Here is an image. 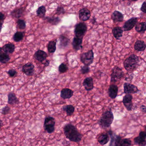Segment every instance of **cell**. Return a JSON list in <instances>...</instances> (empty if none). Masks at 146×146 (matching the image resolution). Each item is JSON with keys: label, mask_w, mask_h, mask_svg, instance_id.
<instances>
[{"label": "cell", "mask_w": 146, "mask_h": 146, "mask_svg": "<svg viewBox=\"0 0 146 146\" xmlns=\"http://www.w3.org/2000/svg\"><path fill=\"white\" fill-rule=\"evenodd\" d=\"M63 132L66 138L72 142L79 143L82 139V135L72 123L65 124L63 127Z\"/></svg>", "instance_id": "cell-1"}, {"label": "cell", "mask_w": 146, "mask_h": 146, "mask_svg": "<svg viewBox=\"0 0 146 146\" xmlns=\"http://www.w3.org/2000/svg\"><path fill=\"white\" fill-rule=\"evenodd\" d=\"M140 61L139 56L135 54H132L124 61L123 66L128 72L132 73L138 68Z\"/></svg>", "instance_id": "cell-2"}, {"label": "cell", "mask_w": 146, "mask_h": 146, "mask_svg": "<svg viewBox=\"0 0 146 146\" xmlns=\"http://www.w3.org/2000/svg\"><path fill=\"white\" fill-rule=\"evenodd\" d=\"M114 119V115L110 109L103 113L98 123L101 128L106 129L111 127Z\"/></svg>", "instance_id": "cell-3"}, {"label": "cell", "mask_w": 146, "mask_h": 146, "mask_svg": "<svg viewBox=\"0 0 146 146\" xmlns=\"http://www.w3.org/2000/svg\"><path fill=\"white\" fill-rule=\"evenodd\" d=\"M56 121L53 117L48 116L44 119V130L48 134H52L54 132Z\"/></svg>", "instance_id": "cell-4"}, {"label": "cell", "mask_w": 146, "mask_h": 146, "mask_svg": "<svg viewBox=\"0 0 146 146\" xmlns=\"http://www.w3.org/2000/svg\"><path fill=\"white\" fill-rule=\"evenodd\" d=\"M80 61L85 66H89L92 64L94 59V54L92 50L82 53L80 56Z\"/></svg>", "instance_id": "cell-5"}, {"label": "cell", "mask_w": 146, "mask_h": 146, "mask_svg": "<svg viewBox=\"0 0 146 146\" xmlns=\"http://www.w3.org/2000/svg\"><path fill=\"white\" fill-rule=\"evenodd\" d=\"M124 74L121 68L117 66L114 67L112 69L111 74V82L115 83L121 80L124 77Z\"/></svg>", "instance_id": "cell-6"}, {"label": "cell", "mask_w": 146, "mask_h": 146, "mask_svg": "<svg viewBox=\"0 0 146 146\" xmlns=\"http://www.w3.org/2000/svg\"><path fill=\"white\" fill-rule=\"evenodd\" d=\"M87 31V26L85 23L80 22L75 27L74 34L75 37L83 38Z\"/></svg>", "instance_id": "cell-7"}, {"label": "cell", "mask_w": 146, "mask_h": 146, "mask_svg": "<svg viewBox=\"0 0 146 146\" xmlns=\"http://www.w3.org/2000/svg\"><path fill=\"white\" fill-rule=\"evenodd\" d=\"M138 19L137 17H133L128 20L124 23L123 27V30L125 31H131L138 23Z\"/></svg>", "instance_id": "cell-8"}, {"label": "cell", "mask_w": 146, "mask_h": 146, "mask_svg": "<svg viewBox=\"0 0 146 146\" xmlns=\"http://www.w3.org/2000/svg\"><path fill=\"white\" fill-rule=\"evenodd\" d=\"M123 90L126 94H136L139 92L137 87L128 82H125L123 84Z\"/></svg>", "instance_id": "cell-9"}, {"label": "cell", "mask_w": 146, "mask_h": 146, "mask_svg": "<svg viewBox=\"0 0 146 146\" xmlns=\"http://www.w3.org/2000/svg\"><path fill=\"white\" fill-rule=\"evenodd\" d=\"M133 96L131 94H126L123 97V103L128 111H131L133 109Z\"/></svg>", "instance_id": "cell-10"}, {"label": "cell", "mask_w": 146, "mask_h": 146, "mask_svg": "<svg viewBox=\"0 0 146 146\" xmlns=\"http://www.w3.org/2000/svg\"><path fill=\"white\" fill-rule=\"evenodd\" d=\"M22 71L27 76H32L35 73V66L31 62H28L23 66Z\"/></svg>", "instance_id": "cell-11"}, {"label": "cell", "mask_w": 146, "mask_h": 146, "mask_svg": "<svg viewBox=\"0 0 146 146\" xmlns=\"http://www.w3.org/2000/svg\"><path fill=\"white\" fill-rule=\"evenodd\" d=\"M132 142L129 139H122L120 135H116L114 146H131Z\"/></svg>", "instance_id": "cell-12"}, {"label": "cell", "mask_w": 146, "mask_h": 146, "mask_svg": "<svg viewBox=\"0 0 146 146\" xmlns=\"http://www.w3.org/2000/svg\"><path fill=\"white\" fill-rule=\"evenodd\" d=\"M33 57L38 61L42 63L47 60L48 55L45 51L39 49L35 52Z\"/></svg>", "instance_id": "cell-13"}, {"label": "cell", "mask_w": 146, "mask_h": 146, "mask_svg": "<svg viewBox=\"0 0 146 146\" xmlns=\"http://www.w3.org/2000/svg\"><path fill=\"white\" fill-rule=\"evenodd\" d=\"M97 140L101 145H105L110 141V135L108 133H101L97 136Z\"/></svg>", "instance_id": "cell-14"}, {"label": "cell", "mask_w": 146, "mask_h": 146, "mask_svg": "<svg viewBox=\"0 0 146 146\" xmlns=\"http://www.w3.org/2000/svg\"><path fill=\"white\" fill-rule=\"evenodd\" d=\"M79 19L82 21H86L90 19L91 13L87 9L82 8L79 11Z\"/></svg>", "instance_id": "cell-15"}, {"label": "cell", "mask_w": 146, "mask_h": 146, "mask_svg": "<svg viewBox=\"0 0 146 146\" xmlns=\"http://www.w3.org/2000/svg\"><path fill=\"white\" fill-rule=\"evenodd\" d=\"M82 85L86 91L89 92L92 90L94 88L92 78L91 77H88L85 78L83 81Z\"/></svg>", "instance_id": "cell-16"}, {"label": "cell", "mask_w": 146, "mask_h": 146, "mask_svg": "<svg viewBox=\"0 0 146 146\" xmlns=\"http://www.w3.org/2000/svg\"><path fill=\"white\" fill-rule=\"evenodd\" d=\"M118 88L117 85L115 84H111L110 85L108 89V93L109 97L112 99H114L116 98L118 94Z\"/></svg>", "instance_id": "cell-17"}, {"label": "cell", "mask_w": 146, "mask_h": 146, "mask_svg": "<svg viewBox=\"0 0 146 146\" xmlns=\"http://www.w3.org/2000/svg\"><path fill=\"white\" fill-rule=\"evenodd\" d=\"M83 38L74 37L73 39L72 45L73 48L75 51H77L82 49V44Z\"/></svg>", "instance_id": "cell-18"}, {"label": "cell", "mask_w": 146, "mask_h": 146, "mask_svg": "<svg viewBox=\"0 0 146 146\" xmlns=\"http://www.w3.org/2000/svg\"><path fill=\"white\" fill-rule=\"evenodd\" d=\"M59 47L60 49L66 48L70 44V40L65 36L61 35L59 37Z\"/></svg>", "instance_id": "cell-19"}, {"label": "cell", "mask_w": 146, "mask_h": 146, "mask_svg": "<svg viewBox=\"0 0 146 146\" xmlns=\"http://www.w3.org/2000/svg\"><path fill=\"white\" fill-rule=\"evenodd\" d=\"M73 95L74 92L70 88H64L61 91L60 97L64 100L71 98Z\"/></svg>", "instance_id": "cell-20"}, {"label": "cell", "mask_w": 146, "mask_h": 146, "mask_svg": "<svg viewBox=\"0 0 146 146\" xmlns=\"http://www.w3.org/2000/svg\"><path fill=\"white\" fill-rule=\"evenodd\" d=\"M111 18L114 22H121L123 21L124 16L121 12L115 10L111 14Z\"/></svg>", "instance_id": "cell-21"}, {"label": "cell", "mask_w": 146, "mask_h": 146, "mask_svg": "<svg viewBox=\"0 0 146 146\" xmlns=\"http://www.w3.org/2000/svg\"><path fill=\"white\" fill-rule=\"evenodd\" d=\"M112 34L117 40H119L122 37L123 31L120 27H115L113 28L112 31Z\"/></svg>", "instance_id": "cell-22"}, {"label": "cell", "mask_w": 146, "mask_h": 146, "mask_svg": "<svg viewBox=\"0 0 146 146\" xmlns=\"http://www.w3.org/2000/svg\"><path fill=\"white\" fill-rule=\"evenodd\" d=\"M134 48L136 51L139 52L145 51L146 48L145 43L143 40H137L135 44Z\"/></svg>", "instance_id": "cell-23"}, {"label": "cell", "mask_w": 146, "mask_h": 146, "mask_svg": "<svg viewBox=\"0 0 146 146\" xmlns=\"http://www.w3.org/2000/svg\"><path fill=\"white\" fill-rule=\"evenodd\" d=\"M19 103V99L14 92H10L8 95V104L11 105L18 104Z\"/></svg>", "instance_id": "cell-24"}, {"label": "cell", "mask_w": 146, "mask_h": 146, "mask_svg": "<svg viewBox=\"0 0 146 146\" xmlns=\"http://www.w3.org/2000/svg\"><path fill=\"white\" fill-rule=\"evenodd\" d=\"M2 48L4 53L9 54H13L14 52L15 46L13 44L9 43L5 44L3 47H2Z\"/></svg>", "instance_id": "cell-25"}, {"label": "cell", "mask_w": 146, "mask_h": 146, "mask_svg": "<svg viewBox=\"0 0 146 146\" xmlns=\"http://www.w3.org/2000/svg\"><path fill=\"white\" fill-rule=\"evenodd\" d=\"M57 40L50 41L47 45L48 51L50 54H54L56 49V44Z\"/></svg>", "instance_id": "cell-26"}, {"label": "cell", "mask_w": 146, "mask_h": 146, "mask_svg": "<svg viewBox=\"0 0 146 146\" xmlns=\"http://www.w3.org/2000/svg\"><path fill=\"white\" fill-rule=\"evenodd\" d=\"M62 110L66 112L68 116H71L74 112L75 108L72 105H67L62 107Z\"/></svg>", "instance_id": "cell-27"}, {"label": "cell", "mask_w": 146, "mask_h": 146, "mask_svg": "<svg viewBox=\"0 0 146 146\" xmlns=\"http://www.w3.org/2000/svg\"><path fill=\"white\" fill-rule=\"evenodd\" d=\"M135 30L139 33H144L146 31V22L137 23L135 26Z\"/></svg>", "instance_id": "cell-28"}, {"label": "cell", "mask_w": 146, "mask_h": 146, "mask_svg": "<svg viewBox=\"0 0 146 146\" xmlns=\"http://www.w3.org/2000/svg\"><path fill=\"white\" fill-rule=\"evenodd\" d=\"M44 19L50 24L54 25H58L61 21V20L59 17H50L48 16V17H45Z\"/></svg>", "instance_id": "cell-29"}, {"label": "cell", "mask_w": 146, "mask_h": 146, "mask_svg": "<svg viewBox=\"0 0 146 146\" xmlns=\"http://www.w3.org/2000/svg\"><path fill=\"white\" fill-rule=\"evenodd\" d=\"M25 36V32H17L13 36V39L15 42H19L23 40Z\"/></svg>", "instance_id": "cell-30"}, {"label": "cell", "mask_w": 146, "mask_h": 146, "mask_svg": "<svg viewBox=\"0 0 146 146\" xmlns=\"http://www.w3.org/2000/svg\"><path fill=\"white\" fill-rule=\"evenodd\" d=\"M134 142L135 145H139L140 146H146V139L139 135L135 138Z\"/></svg>", "instance_id": "cell-31"}, {"label": "cell", "mask_w": 146, "mask_h": 146, "mask_svg": "<svg viewBox=\"0 0 146 146\" xmlns=\"http://www.w3.org/2000/svg\"><path fill=\"white\" fill-rule=\"evenodd\" d=\"M24 13L23 8L16 9L11 12V15L14 18H19L21 17Z\"/></svg>", "instance_id": "cell-32"}, {"label": "cell", "mask_w": 146, "mask_h": 146, "mask_svg": "<svg viewBox=\"0 0 146 146\" xmlns=\"http://www.w3.org/2000/svg\"><path fill=\"white\" fill-rule=\"evenodd\" d=\"M10 57L9 55L3 52L0 54V62L3 64H6L9 62L10 60Z\"/></svg>", "instance_id": "cell-33"}, {"label": "cell", "mask_w": 146, "mask_h": 146, "mask_svg": "<svg viewBox=\"0 0 146 146\" xmlns=\"http://www.w3.org/2000/svg\"><path fill=\"white\" fill-rule=\"evenodd\" d=\"M46 12V9L45 7L44 6H41L37 9V15L40 18H44Z\"/></svg>", "instance_id": "cell-34"}, {"label": "cell", "mask_w": 146, "mask_h": 146, "mask_svg": "<svg viewBox=\"0 0 146 146\" xmlns=\"http://www.w3.org/2000/svg\"><path fill=\"white\" fill-rule=\"evenodd\" d=\"M108 133L111 138L110 143L109 146H114L117 135L114 133L111 130H110Z\"/></svg>", "instance_id": "cell-35"}, {"label": "cell", "mask_w": 146, "mask_h": 146, "mask_svg": "<svg viewBox=\"0 0 146 146\" xmlns=\"http://www.w3.org/2000/svg\"><path fill=\"white\" fill-rule=\"evenodd\" d=\"M59 72L60 74H64L68 72V67L65 63H62L60 65L58 68Z\"/></svg>", "instance_id": "cell-36"}, {"label": "cell", "mask_w": 146, "mask_h": 146, "mask_svg": "<svg viewBox=\"0 0 146 146\" xmlns=\"http://www.w3.org/2000/svg\"><path fill=\"white\" fill-rule=\"evenodd\" d=\"M17 27L20 30H24L26 28V22L23 20L19 19L17 21Z\"/></svg>", "instance_id": "cell-37"}, {"label": "cell", "mask_w": 146, "mask_h": 146, "mask_svg": "<svg viewBox=\"0 0 146 146\" xmlns=\"http://www.w3.org/2000/svg\"><path fill=\"white\" fill-rule=\"evenodd\" d=\"M90 72V68L89 66H85L82 67L81 68L80 72L82 74H88Z\"/></svg>", "instance_id": "cell-38"}, {"label": "cell", "mask_w": 146, "mask_h": 146, "mask_svg": "<svg viewBox=\"0 0 146 146\" xmlns=\"http://www.w3.org/2000/svg\"><path fill=\"white\" fill-rule=\"evenodd\" d=\"M10 110H11V109L9 106H6L2 109L1 114L2 115H7L10 112Z\"/></svg>", "instance_id": "cell-39"}, {"label": "cell", "mask_w": 146, "mask_h": 146, "mask_svg": "<svg viewBox=\"0 0 146 146\" xmlns=\"http://www.w3.org/2000/svg\"><path fill=\"white\" fill-rule=\"evenodd\" d=\"M65 9L63 7H59L57 8L56 10V13L58 15H62L63 14L65 13Z\"/></svg>", "instance_id": "cell-40"}, {"label": "cell", "mask_w": 146, "mask_h": 146, "mask_svg": "<svg viewBox=\"0 0 146 146\" xmlns=\"http://www.w3.org/2000/svg\"><path fill=\"white\" fill-rule=\"evenodd\" d=\"M7 74L10 77H13L17 74V72L15 69H11L8 71Z\"/></svg>", "instance_id": "cell-41"}, {"label": "cell", "mask_w": 146, "mask_h": 146, "mask_svg": "<svg viewBox=\"0 0 146 146\" xmlns=\"http://www.w3.org/2000/svg\"><path fill=\"white\" fill-rule=\"evenodd\" d=\"M140 9L143 13H146V1H145L142 3Z\"/></svg>", "instance_id": "cell-42"}, {"label": "cell", "mask_w": 146, "mask_h": 146, "mask_svg": "<svg viewBox=\"0 0 146 146\" xmlns=\"http://www.w3.org/2000/svg\"><path fill=\"white\" fill-rule=\"evenodd\" d=\"M134 75L133 74H131L128 76H126L124 80L127 82H132V80L133 79Z\"/></svg>", "instance_id": "cell-43"}, {"label": "cell", "mask_w": 146, "mask_h": 146, "mask_svg": "<svg viewBox=\"0 0 146 146\" xmlns=\"http://www.w3.org/2000/svg\"><path fill=\"white\" fill-rule=\"evenodd\" d=\"M141 111H142L143 113L146 114V106L145 105H141L140 107Z\"/></svg>", "instance_id": "cell-44"}, {"label": "cell", "mask_w": 146, "mask_h": 146, "mask_svg": "<svg viewBox=\"0 0 146 146\" xmlns=\"http://www.w3.org/2000/svg\"><path fill=\"white\" fill-rule=\"evenodd\" d=\"M139 135L146 139V132L145 131H141L139 134Z\"/></svg>", "instance_id": "cell-45"}, {"label": "cell", "mask_w": 146, "mask_h": 146, "mask_svg": "<svg viewBox=\"0 0 146 146\" xmlns=\"http://www.w3.org/2000/svg\"><path fill=\"white\" fill-rule=\"evenodd\" d=\"M42 64H43L44 65V66L48 67L50 65V61L48 60H46Z\"/></svg>", "instance_id": "cell-46"}, {"label": "cell", "mask_w": 146, "mask_h": 146, "mask_svg": "<svg viewBox=\"0 0 146 146\" xmlns=\"http://www.w3.org/2000/svg\"><path fill=\"white\" fill-rule=\"evenodd\" d=\"M4 18H5L4 15L1 12H0V21H3Z\"/></svg>", "instance_id": "cell-47"}, {"label": "cell", "mask_w": 146, "mask_h": 146, "mask_svg": "<svg viewBox=\"0 0 146 146\" xmlns=\"http://www.w3.org/2000/svg\"><path fill=\"white\" fill-rule=\"evenodd\" d=\"M3 23V21H0V33L2 29Z\"/></svg>", "instance_id": "cell-48"}, {"label": "cell", "mask_w": 146, "mask_h": 146, "mask_svg": "<svg viewBox=\"0 0 146 146\" xmlns=\"http://www.w3.org/2000/svg\"><path fill=\"white\" fill-rule=\"evenodd\" d=\"M92 21V23L93 24H94L96 22V19H95V18H93L92 19V21Z\"/></svg>", "instance_id": "cell-49"}, {"label": "cell", "mask_w": 146, "mask_h": 146, "mask_svg": "<svg viewBox=\"0 0 146 146\" xmlns=\"http://www.w3.org/2000/svg\"><path fill=\"white\" fill-rule=\"evenodd\" d=\"M3 125V123L2 120H0V128Z\"/></svg>", "instance_id": "cell-50"}, {"label": "cell", "mask_w": 146, "mask_h": 146, "mask_svg": "<svg viewBox=\"0 0 146 146\" xmlns=\"http://www.w3.org/2000/svg\"><path fill=\"white\" fill-rule=\"evenodd\" d=\"M3 52H4V51L3 50L2 48H0V54H2V53H3Z\"/></svg>", "instance_id": "cell-51"}, {"label": "cell", "mask_w": 146, "mask_h": 146, "mask_svg": "<svg viewBox=\"0 0 146 146\" xmlns=\"http://www.w3.org/2000/svg\"><path fill=\"white\" fill-rule=\"evenodd\" d=\"M145 131L146 132V126L145 127Z\"/></svg>", "instance_id": "cell-52"}, {"label": "cell", "mask_w": 146, "mask_h": 146, "mask_svg": "<svg viewBox=\"0 0 146 146\" xmlns=\"http://www.w3.org/2000/svg\"><path fill=\"white\" fill-rule=\"evenodd\" d=\"M132 1H138V0H132Z\"/></svg>", "instance_id": "cell-53"}]
</instances>
